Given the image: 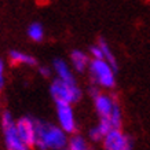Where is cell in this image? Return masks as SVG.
Wrapping results in <instances>:
<instances>
[{
  "label": "cell",
  "mask_w": 150,
  "mask_h": 150,
  "mask_svg": "<svg viewBox=\"0 0 150 150\" xmlns=\"http://www.w3.org/2000/svg\"><path fill=\"white\" fill-rule=\"evenodd\" d=\"M35 123V143L39 150H62L68 145V138L62 129L54 124L33 120Z\"/></svg>",
  "instance_id": "1"
},
{
  "label": "cell",
  "mask_w": 150,
  "mask_h": 150,
  "mask_svg": "<svg viewBox=\"0 0 150 150\" xmlns=\"http://www.w3.org/2000/svg\"><path fill=\"white\" fill-rule=\"evenodd\" d=\"M50 94L57 105H72L73 102H77L81 98V90L77 87V84H68L61 81L59 79H55L51 83Z\"/></svg>",
  "instance_id": "2"
},
{
  "label": "cell",
  "mask_w": 150,
  "mask_h": 150,
  "mask_svg": "<svg viewBox=\"0 0 150 150\" xmlns=\"http://www.w3.org/2000/svg\"><path fill=\"white\" fill-rule=\"evenodd\" d=\"M88 70H90L92 81L95 84H99L106 88H112L114 86V83H116L114 73L116 72L103 59H92L88 64Z\"/></svg>",
  "instance_id": "3"
},
{
  "label": "cell",
  "mask_w": 150,
  "mask_h": 150,
  "mask_svg": "<svg viewBox=\"0 0 150 150\" xmlns=\"http://www.w3.org/2000/svg\"><path fill=\"white\" fill-rule=\"evenodd\" d=\"M1 127L4 134V143L7 150H29L26 145H23L19 139L17 129H15V121L10 112H4L1 116Z\"/></svg>",
  "instance_id": "4"
},
{
  "label": "cell",
  "mask_w": 150,
  "mask_h": 150,
  "mask_svg": "<svg viewBox=\"0 0 150 150\" xmlns=\"http://www.w3.org/2000/svg\"><path fill=\"white\" fill-rule=\"evenodd\" d=\"M103 145L106 150H132L134 142L129 137L124 135L120 129H112L103 138Z\"/></svg>",
  "instance_id": "5"
},
{
  "label": "cell",
  "mask_w": 150,
  "mask_h": 150,
  "mask_svg": "<svg viewBox=\"0 0 150 150\" xmlns=\"http://www.w3.org/2000/svg\"><path fill=\"white\" fill-rule=\"evenodd\" d=\"M57 116H58L59 128L65 132V134H73L77 129V124L74 120V113L70 105L59 103L57 105Z\"/></svg>",
  "instance_id": "6"
},
{
  "label": "cell",
  "mask_w": 150,
  "mask_h": 150,
  "mask_svg": "<svg viewBox=\"0 0 150 150\" xmlns=\"http://www.w3.org/2000/svg\"><path fill=\"white\" fill-rule=\"evenodd\" d=\"M15 129H17V134H18L19 139L22 141L23 145H26L28 147H33V143H35V123H33V118H19L15 123Z\"/></svg>",
  "instance_id": "7"
},
{
  "label": "cell",
  "mask_w": 150,
  "mask_h": 150,
  "mask_svg": "<svg viewBox=\"0 0 150 150\" xmlns=\"http://www.w3.org/2000/svg\"><path fill=\"white\" fill-rule=\"evenodd\" d=\"M94 102H95V109L96 113L100 116V118H109L112 110H113L114 100L108 95H103V94H99V95L94 98Z\"/></svg>",
  "instance_id": "8"
},
{
  "label": "cell",
  "mask_w": 150,
  "mask_h": 150,
  "mask_svg": "<svg viewBox=\"0 0 150 150\" xmlns=\"http://www.w3.org/2000/svg\"><path fill=\"white\" fill-rule=\"evenodd\" d=\"M54 69H55V72L58 74V79L61 81H65V83H68V84H76V80L73 77L70 69L68 68V65L65 64V61H62V59H55Z\"/></svg>",
  "instance_id": "9"
},
{
  "label": "cell",
  "mask_w": 150,
  "mask_h": 150,
  "mask_svg": "<svg viewBox=\"0 0 150 150\" xmlns=\"http://www.w3.org/2000/svg\"><path fill=\"white\" fill-rule=\"evenodd\" d=\"M10 59L14 65H29V66H35L37 64L36 59L33 58L32 55H28L25 52H21V51H10Z\"/></svg>",
  "instance_id": "10"
},
{
  "label": "cell",
  "mask_w": 150,
  "mask_h": 150,
  "mask_svg": "<svg viewBox=\"0 0 150 150\" xmlns=\"http://www.w3.org/2000/svg\"><path fill=\"white\" fill-rule=\"evenodd\" d=\"M70 61H72L73 66H74V69H76L77 72L86 70V68L88 66V64H90V62H88V57L79 50H74L72 54H70Z\"/></svg>",
  "instance_id": "11"
},
{
  "label": "cell",
  "mask_w": 150,
  "mask_h": 150,
  "mask_svg": "<svg viewBox=\"0 0 150 150\" xmlns=\"http://www.w3.org/2000/svg\"><path fill=\"white\" fill-rule=\"evenodd\" d=\"M98 47H99V50L102 51L103 61H105V62H108L110 68L116 72V70H117V61H116L113 52H112V50H110L109 46H108V43H106L103 39H100V40H99V46H98Z\"/></svg>",
  "instance_id": "12"
},
{
  "label": "cell",
  "mask_w": 150,
  "mask_h": 150,
  "mask_svg": "<svg viewBox=\"0 0 150 150\" xmlns=\"http://www.w3.org/2000/svg\"><path fill=\"white\" fill-rule=\"evenodd\" d=\"M28 36L30 37L33 41H41L44 37V29L41 26V23L33 22L30 26L28 28Z\"/></svg>",
  "instance_id": "13"
},
{
  "label": "cell",
  "mask_w": 150,
  "mask_h": 150,
  "mask_svg": "<svg viewBox=\"0 0 150 150\" xmlns=\"http://www.w3.org/2000/svg\"><path fill=\"white\" fill-rule=\"evenodd\" d=\"M108 120H109L113 129H120V127H121V112H120V108H118L117 103L113 106V110H112Z\"/></svg>",
  "instance_id": "14"
},
{
  "label": "cell",
  "mask_w": 150,
  "mask_h": 150,
  "mask_svg": "<svg viewBox=\"0 0 150 150\" xmlns=\"http://www.w3.org/2000/svg\"><path fill=\"white\" fill-rule=\"evenodd\" d=\"M68 150H88L86 141L81 137H73L69 142V149Z\"/></svg>",
  "instance_id": "15"
},
{
  "label": "cell",
  "mask_w": 150,
  "mask_h": 150,
  "mask_svg": "<svg viewBox=\"0 0 150 150\" xmlns=\"http://www.w3.org/2000/svg\"><path fill=\"white\" fill-rule=\"evenodd\" d=\"M4 87V62L0 59V91Z\"/></svg>",
  "instance_id": "16"
},
{
  "label": "cell",
  "mask_w": 150,
  "mask_h": 150,
  "mask_svg": "<svg viewBox=\"0 0 150 150\" xmlns=\"http://www.w3.org/2000/svg\"><path fill=\"white\" fill-rule=\"evenodd\" d=\"M91 54L94 57V59H103L102 51L99 50V47H91Z\"/></svg>",
  "instance_id": "17"
},
{
  "label": "cell",
  "mask_w": 150,
  "mask_h": 150,
  "mask_svg": "<svg viewBox=\"0 0 150 150\" xmlns=\"http://www.w3.org/2000/svg\"><path fill=\"white\" fill-rule=\"evenodd\" d=\"M39 70H40V74L43 76V77H50V74H51L50 68H47V66H41Z\"/></svg>",
  "instance_id": "18"
},
{
  "label": "cell",
  "mask_w": 150,
  "mask_h": 150,
  "mask_svg": "<svg viewBox=\"0 0 150 150\" xmlns=\"http://www.w3.org/2000/svg\"><path fill=\"white\" fill-rule=\"evenodd\" d=\"M90 94H91L92 98H96V96L99 95L100 92H99V90H98L96 87H91V88H90Z\"/></svg>",
  "instance_id": "19"
},
{
  "label": "cell",
  "mask_w": 150,
  "mask_h": 150,
  "mask_svg": "<svg viewBox=\"0 0 150 150\" xmlns=\"http://www.w3.org/2000/svg\"><path fill=\"white\" fill-rule=\"evenodd\" d=\"M62 150H68V149H62Z\"/></svg>",
  "instance_id": "20"
},
{
  "label": "cell",
  "mask_w": 150,
  "mask_h": 150,
  "mask_svg": "<svg viewBox=\"0 0 150 150\" xmlns=\"http://www.w3.org/2000/svg\"><path fill=\"white\" fill-rule=\"evenodd\" d=\"M0 108H1V103H0Z\"/></svg>",
  "instance_id": "21"
}]
</instances>
